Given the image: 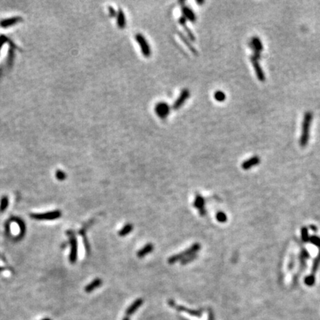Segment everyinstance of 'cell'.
<instances>
[{
  "mask_svg": "<svg viewBox=\"0 0 320 320\" xmlns=\"http://www.w3.org/2000/svg\"><path fill=\"white\" fill-rule=\"evenodd\" d=\"M313 119V113L311 111H307L305 113L302 125V133L299 140V143L302 147L306 146L310 139V129H311V122Z\"/></svg>",
  "mask_w": 320,
  "mask_h": 320,
  "instance_id": "obj_1",
  "label": "cell"
},
{
  "mask_svg": "<svg viewBox=\"0 0 320 320\" xmlns=\"http://www.w3.org/2000/svg\"><path fill=\"white\" fill-rule=\"evenodd\" d=\"M200 247H201V246H200L199 243H195L191 247L187 248L186 251L182 252V253H179V254H176L171 257L168 259V263L171 264H171H174L176 262L179 261V260H182L184 258L188 257L190 255L197 253V251H199Z\"/></svg>",
  "mask_w": 320,
  "mask_h": 320,
  "instance_id": "obj_2",
  "label": "cell"
},
{
  "mask_svg": "<svg viewBox=\"0 0 320 320\" xmlns=\"http://www.w3.org/2000/svg\"><path fill=\"white\" fill-rule=\"evenodd\" d=\"M135 40L139 45L142 55L146 58L150 57L151 56V48H150L149 43L146 40L145 37L144 36V35L142 34H136Z\"/></svg>",
  "mask_w": 320,
  "mask_h": 320,
  "instance_id": "obj_3",
  "label": "cell"
},
{
  "mask_svg": "<svg viewBox=\"0 0 320 320\" xmlns=\"http://www.w3.org/2000/svg\"><path fill=\"white\" fill-rule=\"evenodd\" d=\"M62 216V212L60 210H52L43 213V214H31L30 217L36 220H55L60 218Z\"/></svg>",
  "mask_w": 320,
  "mask_h": 320,
  "instance_id": "obj_4",
  "label": "cell"
},
{
  "mask_svg": "<svg viewBox=\"0 0 320 320\" xmlns=\"http://www.w3.org/2000/svg\"><path fill=\"white\" fill-rule=\"evenodd\" d=\"M70 245H71V251H70L69 260L71 263H75L78 257V243L77 239L73 233H70Z\"/></svg>",
  "mask_w": 320,
  "mask_h": 320,
  "instance_id": "obj_5",
  "label": "cell"
},
{
  "mask_svg": "<svg viewBox=\"0 0 320 320\" xmlns=\"http://www.w3.org/2000/svg\"><path fill=\"white\" fill-rule=\"evenodd\" d=\"M171 111V107L168 103L162 102H159L155 106V112L161 119H165L168 117Z\"/></svg>",
  "mask_w": 320,
  "mask_h": 320,
  "instance_id": "obj_6",
  "label": "cell"
},
{
  "mask_svg": "<svg viewBox=\"0 0 320 320\" xmlns=\"http://www.w3.org/2000/svg\"><path fill=\"white\" fill-rule=\"evenodd\" d=\"M190 96H191V93H190L188 89L185 88V89L182 90V91L181 92L179 97L176 99V100L175 101L174 103H173V110H179V109L185 104L187 99L190 97Z\"/></svg>",
  "mask_w": 320,
  "mask_h": 320,
  "instance_id": "obj_7",
  "label": "cell"
},
{
  "mask_svg": "<svg viewBox=\"0 0 320 320\" xmlns=\"http://www.w3.org/2000/svg\"><path fill=\"white\" fill-rule=\"evenodd\" d=\"M251 62L252 65L253 66V68L255 70L256 75H257L258 79L261 82H264L265 80V73H264L263 70L260 66L259 62H258V59H257L255 57L252 56L251 57Z\"/></svg>",
  "mask_w": 320,
  "mask_h": 320,
  "instance_id": "obj_8",
  "label": "cell"
},
{
  "mask_svg": "<svg viewBox=\"0 0 320 320\" xmlns=\"http://www.w3.org/2000/svg\"><path fill=\"white\" fill-rule=\"evenodd\" d=\"M205 199L201 195L197 194L193 202V206L197 208L199 211L200 216H204L206 214V210L205 209Z\"/></svg>",
  "mask_w": 320,
  "mask_h": 320,
  "instance_id": "obj_9",
  "label": "cell"
},
{
  "mask_svg": "<svg viewBox=\"0 0 320 320\" xmlns=\"http://www.w3.org/2000/svg\"><path fill=\"white\" fill-rule=\"evenodd\" d=\"M169 305H171V306H173V307H176V310L177 311H184V312H186L187 313H189L190 315H192V316H194V317H201L202 316V310H199V311H196V310H190L188 308H186V307H182V306H176V305H175V303L173 301H171L170 300L169 301Z\"/></svg>",
  "mask_w": 320,
  "mask_h": 320,
  "instance_id": "obj_10",
  "label": "cell"
},
{
  "mask_svg": "<svg viewBox=\"0 0 320 320\" xmlns=\"http://www.w3.org/2000/svg\"><path fill=\"white\" fill-rule=\"evenodd\" d=\"M182 12L183 16L187 20H189V21L193 22L197 20V16H196L194 12H193L191 8L185 5H182Z\"/></svg>",
  "mask_w": 320,
  "mask_h": 320,
  "instance_id": "obj_11",
  "label": "cell"
},
{
  "mask_svg": "<svg viewBox=\"0 0 320 320\" xmlns=\"http://www.w3.org/2000/svg\"><path fill=\"white\" fill-rule=\"evenodd\" d=\"M260 162V159L259 156H253V157L248 159L246 161H245L244 162L241 164V168H242L244 170H248V169H251L253 168V166L257 165H259Z\"/></svg>",
  "mask_w": 320,
  "mask_h": 320,
  "instance_id": "obj_12",
  "label": "cell"
},
{
  "mask_svg": "<svg viewBox=\"0 0 320 320\" xmlns=\"http://www.w3.org/2000/svg\"><path fill=\"white\" fill-rule=\"evenodd\" d=\"M126 16L122 9H119L117 15V24L118 28L123 29L126 27Z\"/></svg>",
  "mask_w": 320,
  "mask_h": 320,
  "instance_id": "obj_13",
  "label": "cell"
},
{
  "mask_svg": "<svg viewBox=\"0 0 320 320\" xmlns=\"http://www.w3.org/2000/svg\"><path fill=\"white\" fill-rule=\"evenodd\" d=\"M179 24H181L182 26V28H184V30H185V33L187 34V36H188V38L190 39V40H192V41H195V36L194 35H193V33L191 32V30H190V29L187 28V24H186V22H187V19H185L184 16H181L180 18L179 19Z\"/></svg>",
  "mask_w": 320,
  "mask_h": 320,
  "instance_id": "obj_14",
  "label": "cell"
},
{
  "mask_svg": "<svg viewBox=\"0 0 320 320\" xmlns=\"http://www.w3.org/2000/svg\"><path fill=\"white\" fill-rule=\"evenodd\" d=\"M102 279L96 278L94 280H93L90 284H88V285L85 287L84 290H85L86 293H91L92 291H94L95 289H96L100 286L102 285Z\"/></svg>",
  "mask_w": 320,
  "mask_h": 320,
  "instance_id": "obj_15",
  "label": "cell"
},
{
  "mask_svg": "<svg viewBox=\"0 0 320 320\" xmlns=\"http://www.w3.org/2000/svg\"><path fill=\"white\" fill-rule=\"evenodd\" d=\"M142 303H143V300H142V299H137V300H136L135 302H134L133 304H132L131 306H130L127 309V311H126V314H127V316L133 314V313L135 312V311H137V310L139 308L140 306H141V305H142Z\"/></svg>",
  "mask_w": 320,
  "mask_h": 320,
  "instance_id": "obj_16",
  "label": "cell"
},
{
  "mask_svg": "<svg viewBox=\"0 0 320 320\" xmlns=\"http://www.w3.org/2000/svg\"><path fill=\"white\" fill-rule=\"evenodd\" d=\"M154 250V245L152 244H147L145 246L142 247V249H140L137 253V257L139 258H143L145 257L147 254H149L150 253H151Z\"/></svg>",
  "mask_w": 320,
  "mask_h": 320,
  "instance_id": "obj_17",
  "label": "cell"
},
{
  "mask_svg": "<svg viewBox=\"0 0 320 320\" xmlns=\"http://www.w3.org/2000/svg\"><path fill=\"white\" fill-rule=\"evenodd\" d=\"M133 226L132 224H127L119 231V235L120 236H125L133 231Z\"/></svg>",
  "mask_w": 320,
  "mask_h": 320,
  "instance_id": "obj_18",
  "label": "cell"
},
{
  "mask_svg": "<svg viewBox=\"0 0 320 320\" xmlns=\"http://www.w3.org/2000/svg\"><path fill=\"white\" fill-rule=\"evenodd\" d=\"M179 37H180V38H181V40L183 41V42L185 43V44L186 45L187 47H188V48L190 49V50H191V52L193 53V54L197 55V51L196 50V49L194 48V47H193V45H192L191 43L189 42L188 40H187V39L186 38V37H185V36H184V35L182 34L181 33H179Z\"/></svg>",
  "mask_w": 320,
  "mask_h": 320,
  "instance_id": "obj_19",
  "label": "cell"
},
{
  "mask_svg": "<svg viewBox=\"0 0 320 320\" xmlns=\"http://www.w3.org/2000/svg\"><path fill=\"white\" fill-rule=\"evenodd\" d=\"M9 205V199L7 196H3L0 200V212H4Z\"/></svg>",
  "mask_w": 320,
  "mask_h": 320,
  "instance_id": "obj_20",
  "label": "cell"
},
{
  "mask_svg": "<svg viewBox=\"0 0 320 320\" xmlns=\"http://www.w3.org/2000/svg\"><path fill=\"white\" fill-rule=\"evenodd\" d=\"M319 265H320V249H319V254H318L317 257L316 258L315 260H314V262H313V268H312V272H311V275L315 276V274H316V272H317V270L318 269V268H319Z\"/></svg>",
  "mask_w": 320,
  "mask_h": 320,
  "instance_id": "obj_21",
  "label": "cell"
},
{
  "mask_svg": "<svg viewBox=\"0 0 320 320\" xmlns=\"http://www.w3.org/2000/svg\"><path fill=\"white\" fill-rule=\"evenodd\" d=\"M214 99L217 102H222L226 99V95L224 92L221 91V90H218V91L215 92V94H214Z\"/></svg>",
  "mask_w": 320,
  "mask_h": 320,
  "instance_id": "obj_22",
  "label": "cell"
},
{
  "mask_svg": "<svg viewBox=\"0 0 320 320\" xmlns=\"http://www.w3.org/2000/svg\"><path fill=\"white\" fill-rule=\"evenodd\" d=\"M216 220H217L218 222H220L221 223H224L225 222L227 221V216L226 214H225L224 212H222V211H220L218 212L217 214H216Z\"/></svg>",
  "mask_w": 320,
  "mask_h": 320,
  "instance_id": "obj_23",
  "label": "cell"
},
{
  "mask_svg": "<svg viewBox=\"0 0 320 320\" xmlns=\"http://www.w3.org/2000/svg\"><path fill=\"white\" fill-rule=\"evenodd\" d=\"M301 234H302V239L304 242H307V241H309L310 237L308 235V231H307V228L304 227V228H302V230H301Z\"/></svg>",
  "mask_w": 320,
  "mask_h": 320,
  "instance_id": "obj_24",
  "label": "cell"
},
{
  "mask_svg": "<svg viewBox=\"0 0 320 320\" xmlns=\"http://www.w3.org/2000/svg\"><path fill=\"white\" fill-rule=\"evenodd\" d=\"M197 257V253H194V254H192V255H190L188 256V257L184 258V259L182 260V265H186V264L191 263V262L193 261Z\"/></svg>",
  "mask_w": 320,
  "mask_h": 320,
  "instance_id": "obj_25",
  "label": "cell"
},
{
  "mask_svg": "<svg viewBox=\"0 0 320 320\" xmlns=\"http://www.w3.org/2000/svg\"><path fill=\"white\" fill-rule=\"evenodd\" d=\"M66 173L62 170H57L56 172V177L59 181H63L66 179Z\"/></svg>",
  "mask_w": 320,
  "mask_h": 320,
  "instance_id": "obj_26",
  "label": "cell"
},
{
  "mask_svg": "<svg viewBox=\"0 0 320 320\" xmlns=\"http://www.w3.org/2000/svg\"><path fill=\"white\" fill-rule=\"evenodd\" d=\"M305 284L307 285V286H312L313 285V284L315 283V276L313 275H310L308 276H307L306 278H305Z\"/></svg>",
  "mask_w": 320,
  "mask_h": 320,
  "instance_id": "obj_27",
  "label": "cell"
},
{
  "mask_svg": "<svg viewBox=\"0 0 320 320\" xmlns=\"http://www.w3.org/2000/svg\"><path fill=\"white\" fill-rule=\"evenodd\" d=\"M309 241H311V243L313 245H315L316 246H317L320 249V238L317 236H312L310 237Z\"/></svg>",
  "mask_w": 320,
  "mask_h": 320,
  "instance_id": "obj_28",
  "label": "cell"
},
{
  "mask_svg": "<svg viewBox=\"0 0 320 320\" xmlns=\"http://www.w3.org/2000/svg\"><path fill=\"white\" fill-rule=\"evenodd\" d=\"M108 11H109V14H110V16H111V17H115V16H117V12L115 11V9L112 7V6H109Z\"/></svg>",
  "mask_w": 320,
  "mask_h": 320,
  "instance_id": "obj_29",
  "label": "cell"
},
{
  "mask_svg": "<svg viewBox=\"0 0 320 320\" xmlns=\"http://www.w3.org/2000/svg\"><path fill=\"white\" fill-rule=\"evenodd\" d=\"M311 229H313V230H315V231H317V228H316V227H315V226H314V227H313V225H311Z\"/></svg>",
  "mask_w": 320,
  "mask_h": 320,
  "instance_id": "obj_30",
  "label": "cell"
},
{
  "mask_svg": "<svg viewBox=\"0 0 320 320\" xmlns=\"http://www.w3.org/2000/svg\"><path fill=\"white\" fill-rule=\"evenodd\" d=\"M5 270V268H3V267H0V272L3 271V270Z\"/></svg>",
  "mask_w": 320,
  "mask_h": 320,
  "instance_id": "obj_31",
  "label": "cell"
},
{
  "mask_svg": "<svg viewBox=\"0 0 320 320\" xmlns=\"http://www.w3.org/2000/svg\"><path fill=\"white\" fill-rule=\"evenodd\" d=\"M123 320H129V319H128V317H125V318H124V319H123Z\"/></svg>",
  "mask_w": 320,
  "mask_h": 320,
  "instance_id": "obj_32",
  "label": "cell"
},
{
  "mask_svg": "<svg viewBox=\"0 0 320 320\" xmlns=\"http://www.w3.org/2000/svg\"><path fill=\"white\" fill-rule=\"evenodd\" d=\"M42 320H51V319H49V318H45V319H43Z\"/></svg>",
  "mask_w": 320,
  "mask_h": 320,
  "instance_id": "obj_33",
  "label": "cell"
}]
</instances>
